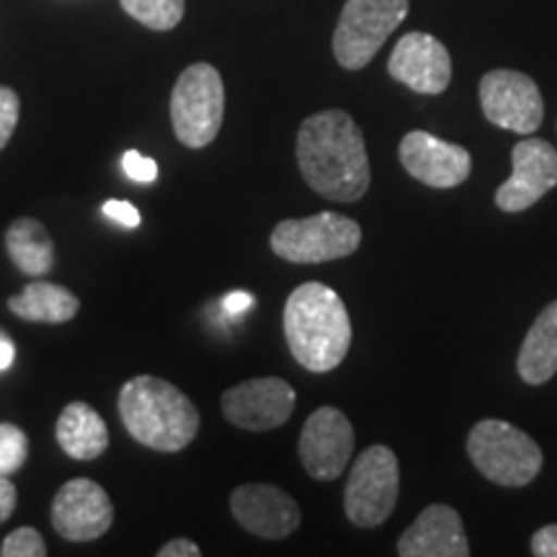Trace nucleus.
<instances>
[{
  "mask_svg": "<svg viewBox=\"0 0 557 557\" xmlns=\"http://www.w3.org/2000/svg\"><path fill=\"white\" fill-rule=\"evenodd\" d=\"M297 163L310 189L333 201H359L372 181L364 135L341 109L318 111L302 122Z\"/></svg>",
  "mask_w": 557,
  "mask_h": 557,
  "instance_id": "f257e3e1",
  "label": "nucleus"
},
{
  "mask_svg": "<svg viewBox=\"0 0 557 557\" xmlns=\"http://www.w3.org/2000/svg\"><path fill=\"white\" fill-rule=\"evenodd\" d=\"M284 336L299 367L315 374L333 372L354 338L344 299L329 284H299L284 305Z\"/></svg>",
  "mask_w": 557,
  "mask_h": 557,
  "instance_id": "f03ea898",
  "label": "nucleus"
},
{
  "mask_svg": "<svg viewBox=\"0 0 557 557\" xmlns=\"http://www.w3.org/2000/svg\"><path fill=\"white\" fill-rule=\"evenodd\" d=\"M124 429L143 447L156 451L186 449L199 434V410L171 382L139 374L124 382L120 393Z\"/></svg>",
  "mask_w": 557,
  "mask_h": 557,
  "instance_id": "7ed1b4c3",
  "label": "nucleus"
},
{
  "mask_svg": "<svg viewBox=\"0 0 557 557\" xmlns=\"http://www.w3.org/2000/svg\"><path fill=\"white\" fill-rule=\"evenodd\" d=\"M468 457L480 475L504 487L529 485L537 480L545 462L540 444L500 418H485L472 426Z\"/></svg>",
  "mask_w": 557,
  "mask_h": 557,
  "instance_id": "20e7f679",
  "label": "nucleus"
},
{
  "mask_svg": "<svg viewBox=\"0 0 557 557\" xmlns=\"http://www.w3.org/2000/svg\"><path fill=\"white\" fill-rule=\"evenodd\" d=\"M225 120V86L218 67L194 62L178 75L171 94V122L178 143L201 150L214 143Z\"/></svg>",
  "mask_w": 557,
  "mask_h": 557,
  "instance_id": "39448f33",
  "label": "nucleus"
},
{
  "mask_svg": "<svg viewBox=\"0 0 557 557\" xmlns=\"http://www.w3.org/2000/svg\"><path fill=\"white\" fill-rule=\"evenodd\" d=\"M361 227L338 212H318L312 218L284 220L271 233V250L289 263H325L357 253Z\"/></svg>",
  "mask_w": 557,
  "mask_h": 557,
  "instance_id": "423d86ee",
  "label": "nucleus"
},
{
  "mask_svg": "<svg viewBox=\"0 0 557 557\" xmlns=\"http://www.w3.org/2000/svg\"><path fill=\"white\" fill-rule=\"evenodd\" d=\"M400 496V465L385 444H372L351 465L344 511L354 527L372 529L385 524Z\"/></svg>",
  "mask_w": 557,
  "mask_h": 557,
  "instance_id": "0eeeda50",
  "label": "nucleus"
},
{
  "mask_svg": "<svg viewBox=\"0 0 557 557\" xmlns=\"http://www.w3.org/2000/svg\"><path fill=\"white\" fill-rule=\"evenodd\" d=\"M408 9V0H346L333 34L338 65L346 70L367 67L389 34L406 21Z\"/></svg>",
  "mask_w": 557,
  "mask_h": 557,
  "instance_id": "6e6552de",
  "label": "nucleus"
},
{
  "mask_svg": "<svg viewBox=\"0 0 557 557\" xmlns=\"http://www.w3.org/2000/svg\"><path fill=\"white\" fill-rule=\"evenodd\" d=\"M485 120L517 135H534L545 120V101L529 75L519 70H491L480 81Z\"/></svg>",
  "mask_w": 557,
  "mask_h": 557,
  "instance_id": "1a4fd4ad",
  "label": "nucleus"
},
{
  "mask_svg": "<svg viewBox=\"0 0 557 557\" xmlns=\"http://www.w3.org/2000/svg\"><path fill=\"white\" fill-rule=\"evenodd\" d=\"M354 455V426L344 410L323 406L305 421L299 434V459L310 478L331 483L344 475Z\"/></svg>",
  "mask_w": 557,
  "mask_h": 557,
  "instance_id": "9d476101",
  "label": "nucleus"
},
{
  "mask_svg": "<svg viewBox=\"0 0 557 557\" xmlns=\"http://www.w3.org/2000/svg\"><path fill=\"white\" fill-rule=\"evenodd\" d=\"M295 403L297 393L287 380L253 377L222 395V416L238 429L271 431L289 421Z\"/></svg>",
  "mask_w": 557,
  "mask_h": 557,
  "instance_id": "9b49d317",
  "label": "nucleus"
},
{
  "mask_svg": "<svg viewBox=\"0 0 557 557\" xmlns=\"http://www.w3.org/2000/svg\"><path fill=\"white\" fill-rule=\"evenodd\" d=\"M513 173L496 189L500 212L517 214L534 207L557 186V150L547 139L524 137L511 150Z\"/></svg>",
  "mask_w": 557,
  "mask_h": 557,
  "instance_id": "f8f14e48",
  "label": "nucleus"
},
{
  "mask_svg": "<svg viewBox=\"0 0 557 557\" xmlns=\"http://www.w3.org/2000/svg\"><path fill=\"white\" fill-rule=\"evenodd\" d=\"M114 524L109 493L90 478L67 480L52 500V527L70 542H94Z\"/></svg>",
  "mask_w": 557,
  "mask_h": 557,
  "instance_id": "ddd939ff",
  "label": "nucleus"
},
{
  "mask_svg": "<svg viewBox=\"0 0 557 557\" xmlns=\"http://www.w3.org/2000/svg\"><path fill=\"white\" fill-rule=\"evenodd\" d=\"M400 163L410 176L431 189H455L472 173V158L462 145L413 129L400 139Z\"/></svg>",
  "mask_w": 557,
  "mask_h": 557,
  "instance_id": "4468645a",
  "label": "nucleus"
},
{
  "mask_svg": "<svg viewBox=\"0 0 557 557\" xmlns=\"http://www.w3.org/2000/svg\"><path fill=\"white\" fill-rule=\"evenodd\" d=\"M230 511L246 532L261 540H287L297 532L299 513L297 500L282 487L269 483L238 485L230 496Z\"/></svg>",
  "mask_w": 557,
  "mask_h": 557,
  "instance_id": "2eb2a0df",
  "label": "nucleus"
},
{
  "mask_svg": "<svg viewBox=\"0 0 557 557\" xmlns=\"http://www.w3.org/2000/svg\"><path fill=\"white\" fill-rule=\"evenodd\" d=\"M387 70L395 81L416 94L438 96L451 81V58L447 47L423 32H410L398 39L387 60Z\"/></svg>",
  "mask_w": 557,
  "mask_h": 557,
  "instance_id": "dca6fc26",
  "label": "nucleus"
},
{
  "mask_svg": "<svg viewBox=\"0 0 557 557\" xmlns=\"http://www.w3.org/2000/svg\"><path fill=\"white\" fill-rule=\"evenodd\" d=\"M403 557H468L470 542L465 524L451 506H426L398 540Z\"/></svg>",
  "mask_w": 557,
  "mask_h": 557,
  "instance_id": "f3484780",
  "label": "nucleus"
},
{
  "mask_svg": "<svg viewBox=\"0 0 557 557\" xmlns=\"http://www.w3.org/2000/svg\"><path fill=\"white\" fill-rule=\"evenodd\" d=\"M58 444L67 457L78 462H90L99 459L109 449V429L103 418L96 413L88 403L75 400L62 410L54 426Z\"/></svg>",
  "mask_w": 557,
  "mask_h": 557,
  "instance_id": "a211bd4d",
  "label": "nucleus"
},
{
  "mask_svg": "<svg viewBox=\"0 0 557 557\" xmlns=\"http://www.w3.org/2000/svg\"><path fill=\"white\" fill-rule=\"evenodd\" d=\"M517 372L527 385H545L557 374V299L540 312L519 348Z\"/></svg>",
  "mask_w": 557,
  "mask_h": 557,
  "instance_id": "6ab92c4d",
  "label": "nucleus"
},
{
  "mask_svg": "<svg viewBox=\"0 0 557 557\" xmlns=\"http://www.w3.org/2000/svg\"><path fill=\"white\" fill-rule=\"evenodd\" d=\"M9 310L29 323H67L81 312V299L52 282H32L21 295L9 299Z\"/></svg>",
  "mask_w": 557,
  "mask_h": 557,
  "instance_id": "aec40b11",
  "label": "nucleus"
},
{
  "mask_svg": "<svg viewBox=\"0 0 557 557\" xmlns=\"http://www.w3.org/2000/svg\"><path fill=\"white\" fill-rule=\"evenodd\" d=\"M5 250L26 276H47L54 267V243L39 220L18 218L5 233Z\"/></svg>",
  "mask_w": 557,
  "mask_h": 557,
  "instance_id": "412c9836",
  "label": "nucleus"
},
{
  "mask_svg": "<svg viewBox=\"0 0 557 557\" xmlns=\"http://www.w3.org/2000/svg\"><path fill=\"white\" fill-rule=\"evenodd\" d=\"M132 18L152 32H171L181 24L186 0H120Z\"/></svg>",
  "mask_w": 557,
  "mask_h": 557,
  "instance_id": "4be33fe9",
  "label": "nucleus"
},
{
  "mask_svg": "<svg viewBox=\"0 0 557 557\" xmlns=\"http://www.w3.org/2000/svg\"><path fill=\"white\" fill-rule=\"evenodd\" d=\"M29 457V438L13 423H0V475L11 478Z\"/></svg>",
  "mask_w": 557,
  "mask_h": 557,
  "instance_id": "5701e85b",
  "label": "nucleus"
},
{
  "mask_svg": "<svg viewBox=\"0 0 557 557\" xmlns=\"http://www.w3.org/2000/svg\"><path fill=\"white\" fill-rule=\"evenodd\" d=\"M0 555L3 557H45L47 547L41 534L34 527H18L0 545Z\"/></svg>",
  "mask_w": 557,
  "mask_h": 557,
  "instance_id": "b1692460",
  "label": "nucleus"
},
{
  "mask_svg": "<svg viewBox=\"0 0 557 557\" xmlns=\"http://www.w3.org/2000/svg\"><path fill=\"white\" fill-rule=\"evenodd\" d=\"M21 114V101L18 94L9 86H0V150L11 143L13 129L18 124Z\"/></svg>",
  "mask_w": 557,
  "mask_h": 557,
  "instance_id": "393cba45",
  "label": "nucleus"
},
{
  "mask_svg": "<svg viewBox=\"0 0 557 557\" xmlns=\"http://www.w3.org/2000/svg\"><path fill=\"white\" fill-rule=\"evenodd\" d=\"M122 169L132 181H139V184H152L158 178V163L148 156L137 150H127L122 158Z\"/></svg>",
  "mask_w": 557,
  "mask_h": 557,
  "instance_id": "a878e982",
  "label": "nucleus"
},
{
  "mask_svg": "<svg viewBox=\"0 0 557 557\" xmlns=\"http://www.w3.org/2000/svg\"><path fill=\"white\" fill-rule=\"evenodd\" d=\"M103 214H107L109 220L120 222L122 227H137L139 222H143L137 207H132L129 201H120V199H109L107 205H103Z\"/></svg>",
  "mask_w": 557,
  "mask_h": 557,
  "instance_id": "bb28decb",
  "label": "nucleus"
},
{
  "mask_svg": "<svg viewBox=\"0 0 557 557\" xmlns=\"http://www.w3.org/2000/svg\"><path fill=\"white\" fill-rule=\"evenodd\" d=\"M532 553L537 557H557V524L542 527L532 537Z\"/></svg>",
  "mask_w": 557,
  "mask_h": 557,
  "instance_id": "cd10ccee",
  "label": "nucleus"
},
{
  "mask_svg": "<svg viewBox=\"0 0 557 557\" xmlns=\"http://www.w3.org/2000/svg\"><path fill=\"white\" fill-rule=\"evenodd\" d=\"M16 504H18L16 485H13L5 475H0V524L11 519V513L16 511Z\"/></svg>",
  "mask_w": 557,
  "mask_h": 557,
  "instance_id": "c85d7f7f",
  "label": "nucleus"
},
{
  "mask_svg": "<svg viewBox=\"0 0 557 557\" xmlns=\"http://www.w3.org/2000/svg\"><path fill=\"white\" fill-rule=\"evenodd\" d=\"M199 555H201V549L197 542L184 540V537L165 542V545L158 549V557H199Z\"/></svg>",
  "mask_w": 557,
  "mask_h": 557,
  "instance_id": "c756f323",
  "label": "nucleus"
},
{
  "mask_svg": "<svg viewBox=\"0 0 557 557\" xmlns=\"http://www.w3.org/2000/svg\"><path fill=\"white\" fill-rule=\"evenodd\" d=\"M250 305H253V297L246 295V292H233V295L225 297V310L230 315H240V312H246Z\"/></svg>",
  "mask_w": 557,
  "mask_h": 557,
  "instance_id": "7c9ffc66",
  "label": "nucleus"
},
{
  "mask_svg": "<svg viewBox=\"0 0 557 557\" xmlns=\"http://www.w3.org/2000/svg\"><path fill=\"white\" fill-rule=\"evenodd\" d=\"M13 359H16V346H13V341L5 333H0V372L9 369Z\"/></svg>",
  "mask_w": 557,
  "mask_h": 557,
  "instance_id": "2f4dec72",
  "label": "nucleus"
}]
</instances>
